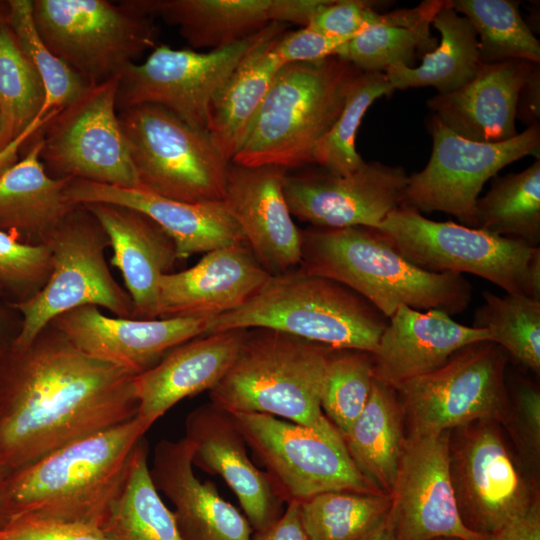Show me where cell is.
<instances>
[{
  "instance_id": "1",
  "label": "cell",
  "mask_w": 540,
  "mask_h": 540,
  "mask_svg": "<svg viewBox=\"0 0 540 540\" xmlns=\"http://www.w3.org/2000/svg\"><path fill=\"white\" fill-rule=\"evenodd\" d=\"M134 378L51 324L27 345H0V475L136 417Z\"/></svg>"
},
{
  "instance_id": "2",
  "label": "cell",
  "mask_w": 540,
  "mask_h": 540,
  "mask_svg": "<svg viewBox=\"0 0 540 540\" xmlns=\"http://www.w3.org/2000/svg\"><path fill=\"white\" fill-rule=\"evenodd\" d=\"M148 429L136 416L72 442L4 477L11 521L31 517L99 528L122 487L134 450Z\"/></svg>"
},
{
  "instance_id": "3",
  "label": "cell",
  "mask_w": 540,
  "mask_h": 540,
  "mask_svg": "<svg viewBox=\"0 0 540 540\" xmlns=\"http://www.w3.org/2000/svg\"><path fill=\"white\" fill-rule=\"evenodd\" d=\"M301 232L299 268L347 286L387 318L401 306L452 316L471 302L473 289L463 275L414 265L376 228L311 226Z\"/></svg>"
},
{
  "instance_id": "4",
  "label": "cell",
  "mask_w": 540,
  "mask_h": 540,
  "mask_svg": "<svg viewBox=\"0 0 540 540\" xmlns=\"http://www.w3.org/2000/svg\"><path fill=\"white\" fill-rule=\"evenodd\" d=\"M388 321L352 289L298 267L271 275L242 306L211 318L206 334L268 328L333 349L373 353Z\"/></svg>"
},
{
  "instance_id": "5",
  "label": "cell",
  "mask_w": 540,
  "mask_h": 540,
  "mask_svg": "<svg viewBox=\"0 0 540 540\" xmlns=\"http://www.w3.org/2000/svg\"><path fill=\"white\" fill-rule=\"evenodd\" d=\"M360 73L336 56L283 65L231 163L284 169L313 164L316 147L339 116Z\"/></svg>"
},
{
  "instance_id": "6",
  "label": "cell",
  "mask_w": 540,
  "mask_h": 540,
  "mask_svg": "<svg viewBox=\"0 0 540 540\" xmlns=\"http://www.w3.org/2000/svg\"><path fill=\"white\" fill-rule=\"evenodd\" d=\"M333 348L288 333L247 329L210 402L230 412H256L315 427L326 416L320 397Z\"/></svg>"
},
{
  "instance_id": "7",
  "label": "cell",
  "mask_w": 540,
  "mask_h": 540,
  "mask_svg": "<svg viewBox=\"0 0 540 540\" xmlns=\"http://www.w3.org/2000/svg\"><path fill=\"white\" fill-rule=\"evenodd\" d=\"M376 229L426 271L472 274L507 294L540 300V247L450 221H434L405 205L391 211Z\"/></svg>"
},
{
  "instance_id": "8",
  "label": "cell",
  "mask_w": 540,
  "mask_h": 540,
  "mask_svg": "<svg viewBox=\"0 0 540 540\" xmlns=\"http://www.w3.org/2000/svg\"><path fill=\"white\" fill-rule=\"evenodd\" d=\"M36 28L51 52L87 84L102 83L144 51L157 29L140 0H31Z\"/></svg>"
},
{
  "instance_id": "9",
  "label": "cell",
  "mask_w": 540,
  "mask_h": 540,
  "mask_svg": "<svg viewBox=\"0 0 540 540\" xmlns=\"http://www.w3.org/2000/svg\"><path fill=\"white\" fill-rule=\"evenodd\" d=\"M118 118L140 190L190 203L223 200L230 163L207 131L154 104L119 110Z\"/></svg>"
},
{
  "instance_id": "10",
  "label": "cell",
  "mask_w": 540,
  "mask_h": 540,
  "mask_svg": "<svg viewBox=\"0 0 540 540\" xmlns=\"http://www.w3.org/2000/svg\"><path fill=\"white\" fill-rule=\"evenodd\" d=\"M44 243L51 250V273L37 294L12 303L22 319L14 344L27 345L54 318L85 305L132 318V300L116 282L105 258L108 237L86 207L77 204Z\"/></svg>"
},
{
  "instance_id": "11",
  "label": "cell",
  "mask_w": 540,
  "mask_h": 540,
  "mask_svg": "<svg viewBox=\"0 0 540 540\" xmlns=\"http://www.w3.org/2000/svg\"><path fill=\"white\" fill-rule=\"evenodd\" d=\"M231 414L283 502L329 491L382 494L358 471L343 435L327 418L308 427L264 413Z\"/></svg>"
},
{
  "instance_id": "12",
  "label": "cell",
  "mask_w": 540,
  "mask_h": 540,
  "mask_svg": "<svg viewBox=\"0 0 540 540\" xmlns=\"http://www.w3.org/2000/svg\"><path fill=\"white\" fill-rule=\"evenodd\" d=\"M287 26L271 22L242 41L207 52L157 45L143 63H129L120 72L117 111L159 105L206 131L211 102L234 69L256 46L282 35Z\"/></svg>"
},
{
  "instance_id": "13",
  "label": "cell",
  "mask_w": 540,
  "mask_h": 540,
  "mask_svg": "<svg viewBox=\"0 0 540 540\" xmlns=\"http://www.w3.org/2000/svg\"><path fill=\"white\" fill-rule=\"evenodd\" d=\"M507 356L492 341L476 342L458 350L439 368L396 388L410 435L500 420L507 407Z\"/></svg>"
},
{
  "instance_id": "14",
  "label": "cell",
  "mask_w": 540,
  "mask_h": 540,
  "mask_svg": "<svg viewBox=\"0 0 540 540\" xmlns=\"http://www.w3.org/2000/svg\"><path fill=\"white\" fill-rule=\"evenodd\" d=\"M118 80L119 75L90 85L38 132L50 176L139 189L118 118Z\"/></svg>"
},
{
  "instance_id": "15",
  "label": "cell",
  "mask_w": 540,
  "mask_h": 540,
  "mask_svg": "<svg viewBox=\"0 0 540 540\" xmlns=\"http://www.w3.org/2000/svg\"><path fill=\"white\" fill-rule=\"evenodd\" d=\"M430 132V159L423 170L409 175L405 206L420 213L450 214L471 228L476 225V202L484 184L518 159L528 155L539 157V124L499 143L462 138L434 117Z\"/></svg>"
},
{
  "instance_id": "16",
  "label": "cell",
  "mask_w": 540,
  "mask_h": 540,
  "mask_svg": "<svg viewBox=\"0 0 540 540\" xmlns=\"http://www.w3.org/2000/svg\"><path fill=\"white\" fill-rule=\"evenodd\" d=\"M496 421L464 427L449 444L450 474L463 524L489 536L522 516L536 500L508 451Z\"/></svg>"
},
{
  "instance_id": "17",
  "label": "cell",
  "mask_w": 540,
  "mask_h": 540,
  "mask_svg": "<svg viewBox=\"0 0 540 540\" xmlns=\"http://www.w3.org/2000/svg\"><path fill=\"white\" fill-rule=\"evenodd\" d=\"M450 431L405 440L388 520L397 540H487L462 522L450 474Z\"/></svg>"
},
{
  "instance_id": "18",
  "label": "cell",
  "mask_w": 540,
  "mask_h": 540,
  "mask_svg": "<svg viewBox=\"0 0 540 540\" xmlns=\"http://www.w3.org/2000/svg\"><path fill=\"white\" fill-rule=\"evenodd\" d=\"M409 175L401 166L364 162L356 171L325 170L286 177L284 195L292 216L319 228H377L405 205Z\"/></svg>"
},
{
  "instance_id": "19",
  "label": "cell",
  "mask_w": 540,
  "mask_h": 540,
  "mask_svg": "<svg viewBox=\"0 0 540 540\" xmlns=\"http://www.w3.org/2000/svg\"><path fill=\"white\" fill-rule=\"evenodd\" d=\"M210 319L110 317L97 306L85 305L57 316L50 324L84 353L137 376L174 347L205 335Z\"/></svg>"
},
{
  "instance_id": "20",
  "label": "cell",
  "mask_w": 540,
  "mask_h": 540,
  "mask_svg": "<svg viewBox=\"0 0 540 540\" xmlns=\"http://www.w3.org/2000/svg\"><path fill=\"white\" fill-rule=\"evenodd\" d=\"M286 169L229 164L223 202L270 275L299 267L302 232L284 195Z\"/></svg>"
},
{
  "instance_id": "21",
  "label": "cell",
  "mask_w": 540,
  "mask_h": 540,
  "mask_svg": "<svg viewBox=\"0 0 540 540\" xmlns=\"http://www.w3.org/2000/svg\"><path fill=\"white\" fill-rule=\"evenodd\" d=\"M192 446V464L219 475L236 495L254 532L274 523L282 502L266 472L249 458L245 439L234 416L209 402L192 410L185 436Z\"/></svg>"
},
{
  "instance_id": "22",
  "label": "cell",
  "mask_w": 540,
  "mask_h": 540,
  "mask_svg": "<svg viewBox=\"0 0 540 540\" xmlns=\"http://www.w3.org/2000/svg\"><path fill=\"white\" fill-rule=\"evenodd\" d=\"M271 275L246 242L212 250L158 283L157 318H213L242 306Z\"/></svg>"
},
{
  "instance_id": "23",
  "label": "cell",
  "mask_w": 540,
  "mask_h": 540,
  "mask_svg": "<svg viewBox=\"0 0 540 540\" xmlns=\"http://www.w3.org/2000/svg\"><path fill=\"white\" fill-rule=\"evenodd\" d=\"M65 194L73 204L111 203L143 212L172 238L178 260L246 242L223 201L183 202L80 179H70Z\"/></svg>"
},
{
  "instance_id": "24",
  "label": "cell",
  "mask_w": 540,
  "mask_h": 540,
  "mask_svg": "<svg viewBox=\"0 0 540 540\" xmlns=\"http://www.w3.org/2000/svg\"><path fill=\"white\" fill-rule=\"evenodd\" d=\"M486 340L492 341L486 329L460 324L443 311L401 306L371 353L374 378L396 389L439 368L461 348Z\"/></svg>"
},
{
  "instance_id": "25",
  "label": "cell",
  "mask_w": 540,
  "mask_h": 540,
  "mask_svg": "<svg viewBox=\"0 0 540 540\" xmlns=\"http://www.w3.org/2000/svg\"><path fill=\"white\" fill-rule=\"evenodd\" d=\"M150 475L157 491L174 505L182 540H252L247 518L220 496L215 484L196 477L185 437L155 445Z\"/></svg>"
},
{
  "instance_id": "26",
  "label": "cell",
  "mask_w": 540,
  "mask_h": 540,
  "mask_svg": "<svg viewBox=\"0 0 540 540\" xmlns=\"http://www.w3.org/2000/svg\"><path fill=\"white\" fill-rule=\"evenodd\" d=\"M536 65L524 60L481 64L468 84L427 101L432 117L471 141H507L518 134L519 94Z\"/></svg>"
},
{
  "instance_id": "27",
  "label": "cell",
  "mask_w": 540,
  "mask_h": 540,
  "mask_svg": "<svg viewBox=\"0 0 540 540\" xmlns=\"http://www.w3.org/2000/svg\"><path fill=\"white\" fill-rule=\"evenodd\" d=\"M246 331H220L188 340L135 376L137 417L150 428L179 401L210 391L233 363Z\"/></svg>"
},
{
  "instance_id": "28",
  "label": "cell",
  "mask_w": 540,
  "mask_h": 540,
  "mask_svg": "<svg viewBox=\"0 0 540 540\" xmlns=\"http://www.w3.org/2000/svg\"><path fill=\"white\" fill-rule=\"evenodd\" d=\"M113 250L111 264L120 271L136 319H156L158 283L178 260L172 238L141 211L111 203H86Z\"/></svg>"
},
{
  "instance_id": "29",
  "label": "cell",
  "mask_w": 540,
  "mask_h": 540,
  "mask_svg": "<svg viewBox=\"0 0 540 540\" xmlns=\"http://www.w3.org/2000/svg\"><path fill=\"white\" fill-rule=\"evenodd\" d=\"M41 149L37 133L24 156L0 173V230L31 244L44 243L77 205L65 194L72 178L50 176L41 161Z\"/></svg>"
},
{
  "instance_id": "30",
  "label": "cell",
  "mask_w": 540,
  "mask_h": 540,
  "mask_svg": "<svg viewBox=\"0 0 540 540\" xmlns=\"http://www.w3.org/2000/svg\"><path fill=\"white\" fill-rule=\"evenodd\" d=\"M278 37L264 41L244 57L209 107L206 131L229 163L246 140L271 83L283 66L272 51Z\"/></svg>"
},
{
  "instance_id": "31",
  "label": "cell",
  "mask_w": 540,
  "mask_h": 540,
  "mask_svg": "<svg viewBox=\"0 0 540 540\" xmlns=\"http://www.w3.org/2000/svg\"><path fill=\"white\" fill-rule=\"evenodd\" d=\"M153 17L179 28L193 49L224 48L266 27L273 0H140Z\"/></svg>"
},
{
  "instance_id": "32",
  "label": "cell",
  "mask_w": 540,
  "mask_h": 540,
  "mask_svg": "<svg viewBox=\"0 0 540 540\" xmlns=\"http://www.w3.org/2000/svg\"><path fill=\"white\" fill-rule=\"evenodd\" d=\"M402 406L395 389L374 378L368 402L344 441L358 471L380 493L390 496L405 440Z\"/></svg>"
},
{
  "instance_id": "33",
  "label": "cell",
  "mask_w": 540,
  "mask_h": 540,
  "mask_svg": "<svg viewBox=\"0 0 540 540\" xmlns=\"http://www.w3.org/2000/svg\"><path fill=\"white\" fill-rule=\"evenodd\" d=\"M446 2L428 0L411 9L389 12L386 22L369 26L342 43L334 56L361 72H385L395 63L412 67L416 59L436 48L430 28Z\"/></svg>"
},
{
  "instance_id": "34",
  "label": "cell",
  "mask_w": 540,
  "mask_h": 540,
  "mask_svg": "<svg viewBox=\"0 0 540 540\" xmlns=\"http://www.w3.org/2000/svg\"><path fill=\"white\" fill-rule=\"evenodd\" d=\"M432 25L439 31L441 40L433 51L423 56L421 65L407 67L395 63L385 70L394 90L434 87L438 94H446L465 86L476 76L482 63L477 33L470 21L447 1Z\"/></svg>"
},
{
  "instance_id": "35",
  "label": "cell",
  "mask_w": 540,
  "mask_h": 540,
  "mask_svg": "<svg viewBox=\"0 0 540 540\" xmlns=\"http://www.w3.org/2000/svg\"><path fill=\"white\" fill-rule=\"evenodd\" d=\"M149 447L137 444L117 496L99 529L109 540H182L172 511L162 501L150 475Z\"/></svg>"
},
{
  "instance_id": "36",
  "label": "cell",
  "mask_w": 540,
  "mask_h": 540,
  "mask_svg": "<svg viewBox=\"0 0 540 540\" xmlns=\"http://www.w3.org/2000/svg\"><path fill=\"white\" fill-rule=\"evenodd\" d=\"M476 229L540 247V158L521 172L493 177L479 197Z\"/></svg>"
},
{
  "instance_id": "37",
  "label": "cell",
  "mask_w": 540,
  "mask_h": 540,
  "mask_svg": "<svg viewBox=\"0 0 540 540\" xmlns=\"http://www.w3.org/2000/svg\"><path fill=\"white\" fill-rule=\"evenodd\" d=\"M43 101L42 81L6 18L0 23V109L9 141L7 160L17 161L20 149L35 136L32 126Z\"/></svg>"
},
{
  "instance_id": "38",
  "label": "cell",
  "mask_w": 540,
  "mask_h": 540,
  "mask_svg": "<svg viewBox=\"0 0 540 540\" xmlns=\"http://www.w3.org/2000/svg\"><path fill=\"white\" fill-rule=\"evenodd\" d=\"M391 496L329 491L300 502L311 540H368L385 522Z\"/></svg>"
},
{
  "instance_id": "39",
  "label": "cell",
  "mask_w": 540,
  "mask_h": 540,
  "mask_svg": "<svg viewBox=\"0 0 540 540\" xmlns=\"http://www.w3.org/2000/svg\"><path fill=\"white\" fill-rule=\"evenodd\" d=\"M453 9L473 25L482 64L524 60L539 64L540 42L511 0H452Z\"/></svg>"
},
{
  "instance_id": "40",
  "label": "cell",
  "mask_w": 540,
  "mask_h": 540,
  "mask_svg": "<svg viewBox=\"0 0 540 540\" xmlns=\"http://www.w3.org/2000/svg\"><path fill=\"white\" fill-rule=\"evenodd\" d=\"M7 2V22L44 87V101L32 126L37 133L90 85L46 46L33 20L31 0Z\"/></svg>"
},
{
  "instance_id": "41",
  "label": "cell",
  "mask_w": 540,
  "mask_h": 540,
  "mask_svg": "<svg viewBox=\"0 0 540 540\" xmlns=\"http://www.w3.org/2000/svg\"><path fill=\"white\" fill-rule=\"evenodd\" d=\"M484 303L474 314L473 327L486 329L492 342L535 373L540 371V300L484 291Z\"/></svg>"
},
{
  "instance_id": "42",
  "label": "cell",
  "mask_w": 540,
  "mask_h": 540,
  "mask_svg": "<svg viewBox=\"0 0 540 540\" xmlns=\"http://www.w3.org/2000/svg\"><path fill=\"white\" fill-rule=\"evenodd\" d=\"M394 88L384 72H361L348 91L344 106L313 155V164L336 175H347L363 164L355 139L362 118L370 105Z\"/></svg>"
},
{
  "instance_id": "43",
  "label": "cell",
  "mask_w": 540,
  "mask_h": 540,
  "mask_svg": "<svg viewBox=\"0 0 540 540\" xmlns=\"http://www.w3.org/2000/svg\"><path fill=\"white\" fill-rule=\"evenodd\" d=\"M373 380L370 352L332 349L325 369L320 404L326 418L343 436L363 412Z\"/></svg>"
},
{
  "instance_id": "44",
  "label": "cell",
  "mask_w": 540,
  "mask_h": 540,
  "mask_svg": "<svg viewBox=\"0 0 540 540\" xmlns=\"http://www.w3.org/2000/svg\"><path fill=\"white\" fill-rule=\"evenodd\" d=\"M52 255L46 243L31 244L0 230V287L11 303L24 302L46 284Z\"/></svg>"
},
{
  "instance_id": "45",
  "label": "cell",
  "mask_w": 540,
  "mask_h": 540,
  "mask_svg": "<svg viewBox=\"0 0 540 540\" xmlns=\"http://www.w3.org/2000/svg\"><path fill=\"white\" fill-rule=\"evenodd\" d=\"M375 2L362 0H326L306 26L330 38L347 41L365 28L386 22L389 12L373 9Z\"/></svg>"
},
{
  "instance_id": "46",
  "label": "cell",
  "mask_w": 540,
  "mask_h": 540,
  "mask_svg": "<svg viewBox=\"0 0 540 540\" xmlns=\"http://www.w3.org/2000/svg\"><path fill=\"white\" fill-rule=\"evenodd\" d=\"M0 540H109L94 525L20 517L0 530Z\"/></svg>"
},
{
  "instance_id": "47",
  "label": "cell",
  "mask_w": 540,
  "mask_h": 540,
  "mask_svg": "<svg viewBox=\"0 0 540 540\" xmlns=\"http://www.w3.org/2000/svg\"><path fill=\"white\" fill-rule=\"evenodd\" d=\"M515 440L526 460L538 463L540 451V392L529 383H518L514 392Z\"/></svg>"
},
{
  "instance_id": "48",
  "label": "cell",
  "mask_w": 540,
  "mask_h": 540,
  "mask_svg": "<svg viewBox=\"0 0 540 540\" xmlns=\"http://www.w3.org/2000/svg\"><path fill=\"white\" fill-rule=\"evenodd\" d=\"M344 42L303 27L297 31L284 32L275 40L272 51L283 65L316 62L334 56Z\"/></svg>"
},
{
  "instance_id": "49",
  "label": "cell",
  "mask_w": 540,
  "mask_h": 540,
  "mask_svg": "<svg viewBox=\"0 0 540 540\" xmlns=\"http://www.w3.org/2000/svg\"><path fill=\"white\" fill-rule=\"evenodd\" d=\"M252 540H311L301 521L300 502H288L280 517L266 529L254 532Z\"/></svg>"
},
{
  "instance_id": "50",
  "label": "cell",
  "mask_w": 540,
  "mask_h": 540,
  "mask_svg": "<svg viewBox=\"0 0 540 540\" xmlns=\"http://www.w3.org/2000/svg\"><path fill=\"white\" fill-rule=\"evenodd\" d=\"M487 540H540V506L536 499L522 516L516 518Z\"/></svg>"
},
{
  "instance_id": "51",
  "label": "cell",
  "mask_w": 540,
  "mask_h": 540,
  "mask_svg": "<svg viewBox=\"0 0 540 540\" xmlns=\"http://www.w3.org/2000/svg\"><path fill=\"white\" fill-rule=\"evenodd\" d=\"M326 0H273L272 22L300 24L306 27Z\"/></svg>"
},
{
  "instance_id": "52",
  "label": "cell",
  "mask_w": 540,
  "mask_h": 540,
  "mask_svg": "<svg viewBox=\"0 0 540 540\" xmlns=\"http://www.w3.org/2000/svg\"><path fill=\"white\" fill-rule=\"evenodd\" d=\"M540 69L539 64L535 66L531 72L528 80L522 87L518 105H517V117L522 118L525 122L530 125L539 124L540 116V98H539V88H540Z\"/></svg>"
},
{
  "instance_id": "53",
  "label": "cell",
  "mask_w": 540,
  "mask_h": 540,
  "mask_svg": "<svg viewBox=\"0 0 540 540\" xmlns=\"http://www.w3.org/2000/svg\"><path fill=\"white\" fill-rule=\"evenodd\" d=\"M21 316L0 287V345L12 342L19 333Z\"/></svg>"
},
{
  "instance_id": "54",
  "label": "cell",
  "mask_w": 540,
  "mask_h": 540,
  "mask_svg": "<svg viewBox=\"0 0 540 540\" xmlns=\"http://www.w3.org/2000/svg\"><path fill=\"white\" fill-rule=\"evenodd\" d=\"M9 148V141L7 138L6 123L4 116L0 109V173L3 172L6 168L4 163V155Z\"/></svg>"
},
{
  "instance_id": "55",
  "label": "cell",
  "mask_w": 540,
  "mask_h": 540,
  "mask_svg": "<svg viewBox=\"0 0 540 540\" xmlns=\"http://www.w3.org/2000/svg\"><path fill=\"white\" fill-rule=\"evenodd\" d=\"M3 479L4 477L0 475V530L5 528L11 521L10 514L7 508V503L4 496Z\"/></svg>"
},
{
  "instance_id": "56",
  "label": "cell",
  "mask_w": 540,
  "mask_h": 540,
  "mask_svg": "<svg viewBox=\"0 0 540 540\" xmlns=\"http://www.w3.org/2000/svg\"><path fill=\"white\" fill-rule=\"evenodd\" d=\"M389 515V514H388ZM368 540H397L393 528L387 519Z\"/></svg>"
},
{
  "instance_id": "57",
  "label": "cell",
  "mask_w": 540,
  "mask_h": 540,
  "mask_svg": "<svg viewBox=\"0 0 540 540\" xmlns=\"http://www.w3.org/2000/svg\"><path fill=\"white\" fill-rule=\"evenodd\" d=\"M8 15V2L7 0H0V23L7 18Z\"/></svg>"
},
{
  "instance_id": "58",
  "label": "cell",
  "mask_w": 540,
  "mask_h": 540,
  "mask_svg": "<svg viewBox=\"0 0 540 540\" xmlns=\"http://www.w3.org/2000/svg\"><path fill=\"white\" fill-rule=\"evenodd\" d=\"M434 540H458V539H453V538H438V539H434Z\"/></svg>"
}]
</instances>
